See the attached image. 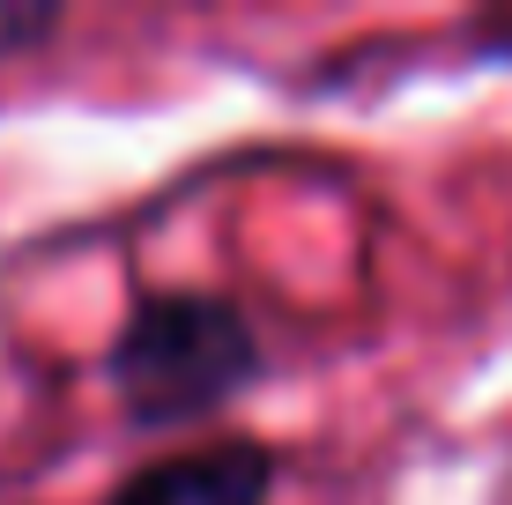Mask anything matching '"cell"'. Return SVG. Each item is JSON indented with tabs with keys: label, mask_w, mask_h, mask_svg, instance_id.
Masks as SVG:
<instances>
[{
	"label": "cell",
	"mask_w": 512,
	"mask_h": 505,
	"mask_svg": "<svg viewBox=\"0 0 512 505\" xmlns=\"http://www.w3.org/2000/svg\"><path fill=\"white\" fill-rule=\"evenodd\" d=\"M268 372L253 320L216 298V290H156L134 305V320L119 327L104 379H112L119 409L134 424H201V416L231 409L253 379Z\"/></svg>",
	"instance_id": "obj_1"
},
{
	"label": "cell",
	"mask_w": 512,
	"mask_h": 505,
	"mask_svg": "<svg viewBox=\"0 0 512 505\" xmlns=\"http://www.w3.org/2000/svg\"><path fill=\"white\" fill-rule=\"evenodd\" d=\"M52 30H60V8H23V0H0V60L45 45Z\"/></svg>",
	"instance_id": "obj_3"
},
{
	"label": "cell",
	"mask_w": 512,
	"mask_h": 505,
	"mask_svg": "<svg viewBox=\"0 0 512 505\" xmlns=\"http://www.w3.org/2000/svg\"><path fill=\"white\" fill-rule=\"evenodd\" d=\"M275 498V454L260 439H216L193 454H164L134 468L104 505H268Z\"/></svg>",
	"instance_id": "obj_2"
}]
</instances>
